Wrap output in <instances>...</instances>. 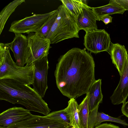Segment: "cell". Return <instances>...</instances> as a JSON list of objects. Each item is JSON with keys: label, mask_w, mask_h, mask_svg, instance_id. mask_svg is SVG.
<instances>
[{"label": "cell", "mask_w": 128, "mask_h": 128, "mask_svg": "<svg viewBox=\"0 0 128 128\" xmlns=\"http://www.w3.org/2000/svg\"><path fill=\"white\" fill-rule=\"evenodd\" d=\"M33 63L34 66L33 88L43 98L48 88L47 76L49 66L48 56Z\"/></svg>", "instance_id": "obj_9"}, {"label": "cell", "mask_w": 128, "mask_h": 128, "mask_svg": "<svg viewBox=\"0 0 128 128\" xmlns=\"http://www.w3.org/2000/svg\"><path fill=\"white\" fill-rule=\"evenodd\" d=\"M128 96V54L120 80L116 88L110 97L114 105L124 103Z\"/></svg>", "instance_id": "obj_12"}, {"label": "cell", "mask_w": 128, "mask_h": 128, "mask_svg": "<svg viewBox=\"0 0 128 128\" xmlns=\"http://www.w3.org/2000/svg\"><path fill=\"white\" fill-rule=\"evenodd\" d=\"M60 1L76 18L77 17L84 8L88 6L85 0H61Z\"/></svg>", "instance_id": "obj_20"}, {"label": "cell", "mask_w": 128, "mask_h": 128, "mask_svg": "<svg viewBox=\"0 0 128 128\" xmlns=\"http://www.w3.org/2000/svg\"><path fill=\"white\" fill-rule=\"evenodd\" d=\"M92 9L98 19L102 16L116 14H123L125 10L118 4L115 0H111L108 4Z\"/></svg>", "instance_id": "obj_17"}, {"label": "cell", "mask_w": 128, "mask_h": 128, "mask_svg": "<svg viewBox=\"0 0 128 128\" xmlns=\"http://www.w3.org/2000/svg\"><path fill=\"white\" fill-rule=\"evenodd\" d=\"M46 116L52 119L66 123L70 126L69 115L65 108L53 112Z\"/></svg>", "instance_id": "obj_23"}, {"label": "cell", "mask_w": 128, "mask_h": 128, "mask_svg": "<svg viewBox=\"0 0 128 128\" xmlns=\"http://www.w3.org/2000/svg\"><path fill=\"white\" fill-rule=\"evenodd\" d=\"M97 20V17L92 7L89 6L84 8L76 18L79 30H82L86 32L98 29L96 23Z\"/></svg>", "instance_id": "obj_13"}, {"label": "cell", "mask_w": 128, "mask_h": 128, "mask_svg": "<svg viewBox=\"0 0 128 128\" xmlns=\"http://www.w3.org/2000/svg\"><path fill=\"white\" fill-rule=\"evenodd\" d=\"M116 2L125 10H128V0H115Z\"/></svg>", "instance_id": "obj_24"}, {"label": "cell", "mask_w": 128, "mask_h": 128, "mask_svg": "<svg viewBox=\"0 0 128 128\" xmlns=\"http://www.w3.org/2000/svg\"><path fill=\"white\" fill-rule=\"evenodd\" d=\"M112 18L109 15H105L100 17L98 20H102L106 25L111 22L112 21Z\"/></svg>", "instance_id": "obj_25"}, {"label": "cell", "mask_w": 128, "mask_h": 128, "mask_svg": "<svg viewBox=\"0 0 128 128\" xmlns=\"http://www.w3.org/2000/svg\"><path fill=\"white\" fill-rule=\"evenodd\" d=\"M78 112L81 128H88V122L89 113L88 104V95L86 96L78 105Z\"/></svg>", "instance_id": "obj_21"}, {"label": "cell", "mask_w": 128, "mask_h": 128, "mask_svg": "<svg viewBox=\"0 0 128 128\" xmlns=\"http://www.w3.org/2000/svg\"><path fill=\"white\" fill-rule=\"evenodd\" d=\"M101 79L96 80L90 86L88 92V104L89 112L99 106L102 102L103 95L102 92Z\"/></svg>", "instance_id": "obj_16"}, {"label": "cell", "mask_w": 128, "mask_h": 128, "mask_svg": "<svg viewBox=\"0 0 128 128\" xmlns=\"http://www.w3.org/2000/svg\"><path fill=\"white\" fill-rule=\"evenodd\" d=\"M54 10L48 13L34 14L22 20L12 22L9 31L16 34L36 32L42 26Z\"/></svg>", "instance_id": "obj_6"}, {"label": "cell", "mask_w": 128, "mask_h": 128, "mask_svg": "<svg viewBox=\"0 0 128 128\" xmlns=\"http://www.w3.org/2000/svg\"><path fill=\"white\" fill-rule=\"evenodd\" d=\"M85 48H73L60 56L54 72L57 86L70 99L87 94L96 80L93 58Z\"/></svg>", "instance_id": "obj_1"}, {"label": "cell", "mask_w": 128, "mask_h": 128, "mask_svg": "<svg viewBox=\"0 0 128 128\" xmlns=\"http://www.w3.org/2000/svg\"><path fill=\"white\" fill-rule=\"evenodd\" d=\"M107 52L110 55L112 63L121 76L128 54L125 46L118 43L113 44L111 42Z\"/></svg>", "instance_id": "obj_14"}, {"label": "cell", "mask_w": 128, "mask_h": 128, "mask_svg": "<svg viewBox=\"0 0 128 128\" xmlns=\"http://www.w3.org/2000/svg\"><path fill=\"white\" fill-rule=\"evenodd\" d=\"M0 128H6L0 126Z\"/></svg>", "instance_id": "obj_29"}, {"label": "cell", "mask_w": 128, "mask_h": 128, "mask_svg": "<svg viewBox=\"0 0 128 128\" xmlns=\"http://www.w3.org/2000/svg\"><path fill=\"white\" fill-rule=\"evenodd\" d=\"M78 105L75 99H70L65 108L68 114L70 125L73 128H81L78 112Z\"/></svg>", "instance_id": "obj_19"}, {"label": "cell", "mask_w": 128, "mask_h": 128, "mask_svg": "<svg viewBox=\"0 0 128 128\" xmlns=\"http://www.w3.org/2000/svg\"><path fill=\"white\" fill-rule=\"evenodd\" d=\"M66 128H73V127L71 126H70Z\"/></svg>", "instance_id": "obj_28"}, {"label": "cell", "mask_w": 128, "mask_h": 128, "mask_svg": "<svg viewBox=\"0 0 128 128\" xmlns=\"http://www.w3.org/2000/svg\"><path fill=\"white\" fill-rule=\"evenodd\" d=\"M0 100L24 106L30 111L46 116L51 110L42 98L28 84L8 79L0 80Z\"/></svg>", "instance_id": "obj_2"}, {"label": "cell", "mask_w": 128, "mask_h": 128, "mask_svg": "<svg viewBox=\"0 0 128 128\" xmlns=\"http://www.w3.org/2000/svg\"><path fill=\"white\" fill-rule=\"evenodd\" d=\"M94 128H120L118 126L111 124L104 123L96 126Z\"/></svg>", "instance_id": "obj_26"}, {"label": "cell", "mask_w": 128, "mask_h": 128, "mask_svg": "<svg viewBox=\"0 0 128 128\" xmlns=\"http://www.w3.org/2000/svg\"><path fill=\"white\" fill-rule=\"evenodd\" d=\"M28 45L25 57V63L30 65L35 61L48 56L51 48L49 40L35 32L28 34Z\"/></svg>", "instance_id": "obj_5"}, {"label": "cell", "mask_w": 128, "mask_h": 128, "mask_svg": "<svg viewBox=\"0 0 128 128\" xmlns=\"http://www.w3.org/2000/svg\"><path fill=\"white\" fill-rule=\"evenodd\" d=\"M6 44L0 43V80H13L29 86L34 82L33 63L23 67L17 66L12 60Z\"/></svg>", "instance_id": "obj_3"}, {"label": "cell", "mask_w": 128, "mask_h": 128, "mask_svg": "<svg viewBox=\"0 0 128 128\" xmlns=\"http://www.w3.org/2000/svg\"><path fill=\"white\" fill-rule=\"evenodd\" d=\"M15 34L13 40L6 44L14 54L16 64L23 67L25 64V54L28 45L27 36L22 34Z\"/></svg>", "instance_id": "obj_11"}, {"label": "cell", "mask_w": 128, "mask_h": 128, "mask_svg": "<svg viewBox=\"0 0 128 128\" xmlns=\"http://www.w3.org/2000/svg\"><path fill=\"white\" fill-rule=\"evenodd\" d=\"M121 110L122 114L128 117V101L123 104Z\"/></svg>", "instance_id": "obj_27"}, {"label": "cell", "mask_w": 128, "mask_h": 128, "mask_svg": "<svg viewBox=\"0 0 128 128\" xmlns=\"http://www.w3.org/2000/svg\"><path fill=\"white\" fill-rule=\"evenodd\" d=\"M58 14V9L54 10L53 13L49 17L41 28L35 33L40 36L46 38L55 21Z\"/></svg>", "instance_id": "obj_22"}, {"label": "cell", "mask_w": 128, "mask_h": 128, "mask_svg": "<svg viewBox=\"0 0 128 128\" xmlns=\"http://www.w3.org/2000/svg\"><path fill=\"white\" fill-rule=\"evenodd\" d=\"M99 107L90 112L88 122V128H94L105 121H110L118 123L124 126H128L125 120L120 118H114L102 112H98Z\"/></svg>", "instance_id": "obj_15"}, {"label": "cell", "mask_w": 128, "mask_h": 128, "mask_svg": "<svg viewBox=\"0 0 128 128\" xmlns=\"http://www.w3.org/2000/svg\"><path fill=\"white\" fill-rule=\"evenodd\" d=\"M25 2L24 0H14L8 4L1 11L0 13V35L9 17L18 6Z\"/></svg>", "instance_id": "obj_18"}, {"label": "cell", "mask_w": 128, "mask_h": 128, "mask_svg": "<svg viewBox=\"0 0 128 128\" xmlns=\"http://www.w3.org/2000/svg\"><path fill=\"white\" fill-rule=\"evenodd\" d=\"M57 9L58 14L46 38L51 44L74 38H79V30L76 18L62 4Z\"/></svg>", "instance_id": "obj_4"}, {"label": "cell", "mask_w": 128, "mask_h": 128, "mask_svg": "<svg viewBox=\"0 0 128 128\" xmlns=\"http://www.w3.org/2000/svg\"><path fill=\"white\" fill-rule=\"evenodd\" d=\"M70 126L46 116L32 114L27 119L10 125L6 128H66Z\"/></svg>", "instance_id": "obj_8"}, {"label": "cell", "mask_w": 128, "mask_h": 128, "mask_svg": "<svg viewBox=\"0 0 128 128\" xmlns=\"http://www.w3.org/2000/svg\"><path fill=\"white\" fill-rule=\"evenodd\" d=\"M30 111L21 107H14L0 114V126L6 128L12 124L21 121L32 115Z\"/></svg>", "instance_id": "obj_10"}, {"label": "cell", "mask_w": 128, "mask_h": 128, "mask_svg": "<svg viewBox=\"0 0 128 128\" xmlns=\"http://www.w3.org/2000/svg\"><path fill=\"white\" fill-rule=\"evenodd\" d=\"M109 34L104 29H98L86 32L84 44L91 52L97 54L108 50L111 43Z\"/></svg>", "instance_id": "obj_7"}]
</instances>
